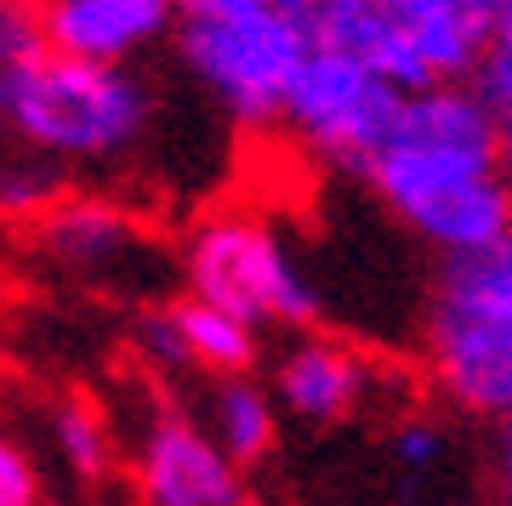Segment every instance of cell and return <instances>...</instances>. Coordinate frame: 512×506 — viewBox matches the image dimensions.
<instances>
[{
	"instance_id": "6da1fadb",
	"label": "cell",
	"mask_w": 512,
	"mask_h": 506,
	"mask_svg": "<svg viewBox=\"0 0 512 506\" xmlns=\"http://www.w3.org/2000/svg\"><path fill=\"white\" fill-rule=\"evenodd\" d=\"M439 262L478 256L512 234V177L473 86L399 91L376 160L359 177Z\"/></svg>"
},
{
	"instance_id": "7a4b0ae2",
	"label": "cell",
	"mask_w": 512,
	"mask_h": 506,
	"mask_svg": "<svg viewBox=\"0 0 512 506\" xmlns=\"http://www.w3.org/2000/svg\"><path fill=\"white\" fill-rule=\"evenodd\" d=\"M427 376L461 416H512V234L478 256L439 262L427 296Z\"/></svg>"
},
{
	"instance_id": "3957f363",
	"label": "cell",
	"mask_w": 512,
	"mask_h": 506,
	"mask_svg": "<svg viewBox=\"0 0 512 506\" xmlns=\"http://www.w3.org/2000/svg\"><path fill=\"white\" fill-rule=\"evenodd\" d=\"M177 268L188 296L217 302L256 330H308L319 319V285L285 251V239L239 205H217L188 222Z\"/></svg>"
},
{
	"instance_id": "277c9868",
	"label": "cell",
	"mask_w": 512,
	"mask_h": 506,
	"mask_svg": "<svg viewBox=\"0 0 512 506\" xmlns=\"http://www.w3.org/2000/svg\"><path fill=\"white\" fill-rule=\"evenodd\" d=\"M154 97L126 63H80V57H46L23 80L12 120L23 148H35L57 165H92L126 154L148 131Z\"/></svg>"
},
{
	"instance_id": "5b68a950",
	"label": "cell",
	"mask_w": 512,
	"mask_h": 506,
	"mask_svg": "<svg viewBox=\"0 0 512 506\" xmlns=\"http://www.w3.org/2000/svg\"><path fill=\"white\" fill-rule=\"evenodd\" d=\"M319 40L353 52L399 91L473 86L495 40V0H370Z\"/></svg>"
},
{
	"instance_id": "8992f818",
	"label": "cell",
	"mask_w": 512,
	"mask_h": 506,
	"mask_svg": "<svg viewBox=\"0 0 512 506\" xmlns=\"http://www.w3.org/2000/svg\"><path fill=\"white\" fill-rule=\"evenodd\" d=\"M313 52V29L285 6H251L234 18H183L177 57L239 126H279L285 97Z\"/></svg>"
},
{
	"instance_id": "52a82bcc",
	"label": "cell",
	"mask_w": 512,
	"mask_h": 506,
	"mask_svg": "<svg viewBox=\"0 0 512 506\" xmlns=\"http://www.w3.org/2000/svg\"><path fill=\"white\" fill-rule=\"evenodd\" d=\"M393 109H399V86H387L382 74H370L342 46L313 40L308 63H302L291 97H285L279 126L296 131L319 160L342 165L348 177H365V165L376 160V148L387 137Z\"/></svg>"
},
{
	"instance_id": "ba28073f",
	"label": "cell",
	"mask_w": 512,
	"mask_h": 506,
	"mask_svg": "<svg viewBox=\"0 0 512 506\" xmlns=\"http://www.w3.org/2000/svg\"><path fill=\"white\" fill-rule=\"evenodd\" d=\"M137 506H245V472L228 461L211 427L183 404L148 398L131 444Z\"/></svg>"
},
{
	"instance_id": "9c48e42d",
	"label": "cell",
	"mask_w": 512,
	"mask_h": 506,
	"mask_svg": "<svg viewBox=\"0 0 512 506\" xmlns=\"http://www.w3.org/2000/svg\"><path fill=\"white\" fill-rule=\"evenodd\" d=\"M35 251L52 268L92 279V285H126L137 279V268L148 262V234L114 199H86L69 194L35 222Z\"/></svg>"
},
{
	"instance_id": "30bf717a",
	"label": "cell",
	"mask_w": 512,
	"mask_h": 506,
	"mask_svg": "<svg viewBox=\"0 0 512 506\" xmlns=\"http://www.w3.org/2000/svg\"><path fill=\"white\" fill-rule=\"evenodd\" d=\"M268 387H274L285 416L330 427V421H348L370 404V393H376V364L359 347L336 342V336L302 330L291 347H279Z\"/></svg>"
},
{
	"instance_id": "8fae6325",
	"label": "cell",
	"mask_w": 512,
	"mask_h": 506,
	"mask_svg": "<svg viewBox=\"0 0 512 506\" xmlns=\"http://www.w3.org/2000/svg\"><path fill=\"white\" fill-rule=\"evenodd\" d=\"M177 0H46V40L57 57L131 63L154 40L177 35Z\"/></svg>"
},
{
	"instance_id": "7c38bea8",
	"label": "cell",
	"mask_w": 512,
	"mask_h": 506,
	"mask_svg": "<svg viewBox=\"0 0 512 506\" xmlns=\"http://www.w3.org/2000/svg\"><path fill=\"white\" fill-rule=\"evenodd\" d=\"M205 427L217 438L228 461L239 472L256 467V461H268L279 444V398L274 387H262L251 376H222L211 381V393H205Z\"/></svg>"
},
{
	"instance_id": "4fadbf2b",
	"label": "cell",
	"mask_w": 512,
	"mask_h": 506,
	"mask_svg": "<svg viewBox=\"0 0 512 506\" xmlns=\"http://www.w3.org/2000/svg\"><path fill=\"white\" fill-rule=\"evenodd\" d=\"M177 313V330H183V347H188V364L194 376H251L256 359H262V330L245 325L239 313L217 308V302H200V296H177L171 302Z\"/></svg>"
},
{
	"instance_id": "5bb4252c",
	"label": "cell",
	"mask_w": 512,
	"mask_h": 506,
	"mask_svg": "<svg viewBox=\"0 0 512 506\" xmlns=\"http://www.w3.org/2000/svg\"><path fill=\"white\" fill-rule=\"evenodd\" d=\"M52 57L46 0H0V120H12L23 80Z\"/></svg>"
},
{
	"instance_id": "9a60e30c",
	"label": "cell",
	"mask_w": 512,
	"mask_h": 506,
	"mask_svg": "<svg viewBox=\"0 0 512 506\" xmlns=\"http://www.w3.org/2000/svg\"><path fill=\"white\" fill-rule=\"evenodd\" d=\"M52 433H57V455H63V467H69L80 484L109 478V467H114V433H109V416L97 410L92 398H80V393L57 398Z\"/></svg>"
},
{
	"instance_id": "2e32d148",
	"label": "cell",
	"mask_w": 512,
	"mask_h": 506,
	"mask_svg": "<svg viewBox=\"0 0 512 506\" xmlns=\"http://www.w3.org/2000/svg\"><path fill=\"white\" fill-rule=\"evenodd\" d=\"M473 91H478V103L490 109L495 148H501V165L512 177V0H495V40L473 74Z\"/></svg>"
},
{
	"instance_id": "e0dca14e",
	"label": "cell",
	"mask_w": 512,
	"mask_h": 506,
	"mask_svg": "<svg viewBox=\"0 0 512 506\" xmlns=\"http://www.w3.org/2000/svg\"><path fill=\"white\" fill-rule=\"evenodd\" d=\"M63 194V165L46 160V154H12V160H0V217H29L40 222L52 211Z\"/></svg>"
},
{
	"instance_id": "ac0fdd59",
	"label": "cell",
	"mask_w": 512,
	"mask_h": 506,
	"mask_svg": "<svg viewBox=\"0 0 512 506\" xmlns=\"http://www.w3.org/2000/svg\"><path fill=\"white\" fill-rule=\"evenodd\" d=\"M131 347H137V359H143L154 376H194L171 302H148V308L137 313V325H131Z\"/></svg>"
},
{
	"instance_id": "d6986e66",
	"label": "cell",
	"mask_w": 512,
	"mask_h": 506,
	"mask_svg": "<svg viewBox=\"0 0 512 506\" xmlns=\"http://www.w3.org/2000/svg\"><path fill=\"white\" fill-rule=\"evenodd\" d=\"M0 506H46L35 455L23 450L12 433H0Z\"/></svg>"
},
{
	"instance_id": "ffe728a7",
	"label": "cell",
	"mask_w": 512,
	"mask_h": 506,
	"mask_svg": "<svg viewBox=\"0 0 512 506\" xmlns=\"http://www.w3.org/2000/svg\"><path fill=\"white\" fill-rule=\"evenodd\" d=\"M387 450H393V461H399L404 472H427V467L444 461V433L427 416H404L399 427L387 433Z\"/></svg>"
},
{
	"instance_id": "44dd1931",
	"label": "cell",
	"mask_w": 512,
	"mask_h": 506,
	"mask_svg": "<svg viewBox=\"0 0 512 506\" xmlns=\"http://www.w3.org/2000/svg\"><path fill=\"white\" fill-rule=\"evenodd\" d=\"M274 6H285L291 18H302L313 29V40H319L336 18H348V12H359V6H370V0H274Z\"/></svg>"
},
{
	"instance_id": "7402d4cb",
	"label": "cell",
	"mask_w": 512,
	"mask_h": 506,
	"mask_svg": "<svg viewBox=\"0 0 512 506\" xmlns=\"http://www.w3.org/2000/svg\"><path fill=\"white\" fill-rule=\"evenodd\" d=\"M490 478H495V495L501 506H512V416L495 427V444H490Z\"/></svg>"
},
{
	"instance_id": "603a6c76",
	"label": "cell",
	"mask_w": 512,
	"mask_h": 506,
	"mask_svg": "<svg viewBox=\"0 0 512 506\" xmlns=\"http://www.w3.org/2000/svg\"><path fill=\"white\" fill-rule=\"evenodd\" d=\"M251 6H274V0H177L183 18H234V12H251Z\"/></svg>"
}]
</instances>
